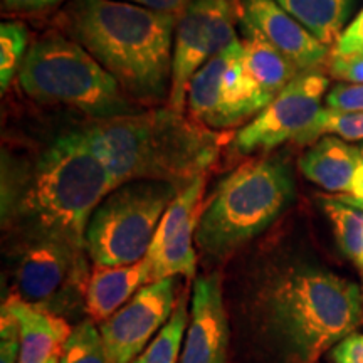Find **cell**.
Returning a JSON list of instances; mask_svg holds the SVG:
<instances>
[{
	"instance_id": "cell-8",
	"label": "cell",
	"mask_w": 363,
	"mask_h": 363,
	"mask_svg": "<svg viewBox=\"0 0 363 363\" xmlns=\"http://www.w3.org/2000/svg\"><path fill=\"white\" fill-rule=\"evenodd\" d=\"M86 249L61 239L17 240L13 294L39 310L61 316L86 296Z\"/></svg>"
},
{
	"instance_id": "cell-20",
	"label": "cell",
	"mask_w": 363,
	"mask_h": 363,
	"mask_svg": "<svg viewBox=\"0 0 363 363\" xmlns=\"http://www.w3.org/2000/svg\"><path fill=\"white\" fill-rule=\"evenodd\" d=\"M240 51H242V40H234L229 48L207 61L190 79L187 91L189 115L194 121L208 130H214L222 81H224L227 67Z\"/></svg>"
},
{
	"instance_id": "cell-18",
	"label": "cell",
	"mask_w": 363,
	"mask_h": 363,
	"mask_svg": "<svg viewBox=\"0 0 363 363\" xmlns=\"http://www.w3.org/2000/svg\"><path fill=\"white\" fill-rule=\"evenodd\" d=\"M272 99L274 98L266 94L259 84L249 76L244 66L242 49L227 67L222 81L214 131L235 128L249 118H256Z\"/></svg>"
},
{
	"instance_id": "cell-37",
	"label": "cell",
	"mask_w": 363,
	"mask_h": 363,
	"mask_svg": "<svg viewBox=\"0 0 363 363\" xmlns=\"http://www.w3.org/2000/svg\"><path fill=\"white\" fill-rule=\"evenodd\" d=\"M358 148H360V153H362V157H363V145H362V147H358Z\"/></svg>"
},
{
	"instance_id": "cell-9",
	"label": "cell",
	"mask_w": 363,
	"mask_h": 363,
	"mask_svg": "<svg viewBox=\"0 0 363 363\" xmlns=\"http://www.w3.org/2000/svg\"><path fill=\"white\" fill-rule=\"evenodd\" d=\"M240 21L242 0H194L185 9L175 29L169 108L184 113L190 79L239 39Z\"/></svg>"
},
{
	"instance_id": "cell-14",
	"label": "cell",
	"mask_w": 363,
	"mask_h": 363,
	"mask_svg": "<svg viewBox=\"0 0 363 363\" xmlns=\"http://www.w3.org/2000/svg\"><path fill=\"white\" fill-rule=\"evenodd\" d=\"M242 22L256 29L299 72L316 71L330 56L328 45L318 40L276 0H242Z\"/></svg>"
},
{
	"instance_id": "cell-31",
	"label": "cell",
	"mask_w": 363,
	"mask_h": 363,
	"mask_svg": "<svg viewBox=\"0 0 363 363\" xmlns=\"http://www.w3.org/2000/svg\"><path fill=\"white\" fill-rule=\"evenodd\" d=\"M333 363H363V333H353L345 337L331 348Z\"/></svg>"
},
{
	"instance_id": "cell-26",
	"label": "cell",
	"mask_w": 363,
	"mask_h": 363,
	"mask_svg": "<svg viewBox=\"0 0 363 363\" xmlns=\"http://www.w3.org/2000/svg\"><path fill=\"white\" fill-rule=\"evenodd\" d=\"M59 363H108L101 333L94 321H81L72 328L59 353Z\"/></svg>"
},
{
	"instance_id": "cell-27",
	"label": "cell",
	"mask_w": 363,
	"mask_h": 363,
	"mask_svg": "<svg viewBox=\"0 0 363 363\" xmlns=\"http://www.w3.org/2000/svg\"><path fill=\"white\" fill-rule=\"evenodd\" d=\"M21 328L19 321L2 306L0 313V363H19Z\"/></svg>"
},
{
	"instance_id": "cell-1",
	"label": "cell",
	"mask_w": 363,
	"mask_h": 363,
	"mask_svg": "<svg viewBox=\"0 0 363 363\" xmlns=\"http://www.w3.org/2000/svg\"><path fill=\"white\" fill-rule=\"evenodd\" d=\"M244 333L267 363H316L363 316L360 286L303 259L261 266L240 301Z\"/></svg>"
},
{
	"instance_id": "cell-24",
	"label": "cell",
	"mask_w": 363,
	"mask_h": 363,
	"mask_svg": "<svg viewBox=\"0 0 363 363\" xmlns=\"http://www.w3.org/2000/svg\"><path fill=\"white\" fill-rule=\"evenodd\" d=\"M323 135H337L345 142H360L363 140V111H337L325 108L296 143H311Z\"/></svg>"
},
{
	"instance_id": "cell-25",
	"label": "cell",
	"mask_w": 363,
	"mask_h": 363,
	"mask_svg": "<svg viewBox=\"0 0 363 363\" xmlns=\"http://www.w3.org/2000/svg\"><path fill=\"white\" fill-rule=\"evenodd\" d=\"M29 33L22 22H2L0 26V88L6 93L29 51Z\"/></svg>"
},
{
	"instance_id": "cell-23",
	"label": "cell",
	"mask_w": 363,
	"mask_h": 363,
	"mask_svg": "<svg viewBox=\"0 0 363 363\" xmlns=\"http://www.w3.org/2000/svg\"><path fill=\"white\" fill-rule=\"evenodd\" d=\"M321 207L333 224L340 249L363 269V211L321 195Z\"/></svg>"
},
{
	"instance_id": "cell-12",
	"label": "cell",
	"mask_w": 363,
	"mask_h": 363,
	"mask_svg": "<svg viewBox=\"0 0 363 363\" xmlns=\"http://www.w3.org/2000/svg\"><path fill=\"white\" fill-rule=\"evenodd\" d=\"M206 190V175L180 189L174 202L163 214L145 256L150 269V283L185 276L192 279L197 269L195 233L202 214V199Z\"/></svg>"
},
{
	"instance_id": "cell-2",
	"label": "cell",
	"mask_w": 363,
	"mask_h": 363,
	"mask_svg": "<svg viewBox=\"0 0 363 363\" xmlns=\"http://www.w3.org/2000/svg\"><path fill=\"white\" fill-rule=\"evenodd\" d=\"M110 172L79 130L30 155L2 152V225L17 240L52 238L86 249V227L108 194Z\"/></svg>"
},
{
	"instance_id": "cell-21",
	"label": "cell",
	"mask_w": 363,
	"mask_h": 363,
	"mask_svg": "<svg viewBox=\"0 0 363 363\" xmlns=\"http://www.w3.org/2000/svg\"><path fill=\"white\" fill-rule=\"evenodd\" d=\"M289 16L330 48L350 19L355 0H276Z\"/></svg>"
},
{
	"instance_id": "cell-15",
	"label": "cell",
	"mask_w": 363,
	"mask_h": 363,
	"mask_svg": "<svg viewBox=\"0 0 363 363\" xmlns=\"http://www.w3.org/2000/svg\"><path fill=\"white\" fill-rule=\"evenodd\" d=\"M148 283L150 269L145 259L130 266H94L84 296L89 320L94 323L106 321Z\"/></svg>"
},
{
	"instance_id": "cell-10",
	"label": "cell",
	"mask_w": 363,
	"mask_h": 363,
	"mask_svg": "<svg viewBox=\"0 0 363 363\" xmlns=\"http://www.w3.org/2000/svg\"><path fill=\"white\" fill-rule=\"evenodd\" d=\"M330 81L323 72L306 71L293 79L256 118L238 131L233 150L239 155L266 153L296 140L320 115Z\"/></svg>"
},
{
	"instance_id": "cell-33",
	"label": "cell",
	"mask_w": 363,
	"mask_h": 363,
	"mask_svg": "<svg viewBox=\"0 0 363 363\" xmlns=\"http://www.w3.org/2000/svg\"><path fill=\"white\" fill-rule=\"evenodd\" d=\"M123 2L136 4V6L150 9V11L162 12V13H174L182 16L194 0H123Z\"/></svg>"
},
{
	"instance_id": "cell-34",
	"label": "cell",
	"mask_w": 363,
	"mask_h": 363,
	"mask_svg": "<svg viewBox=\"0 0 363 363\" xmlns=\"http://www.w3.org/2000/svg\"><path fill=\"white\" fill-rule=\"evenodd\" d=\"M350 195H353V197L357 199H363V160L358 163L355 175H353Z\"/></svg>"
},
{
	"instance_id": "cell-32",
	"label": "cell",
	"mask_w": 363,
	"mask_h": 363,
	"mask_svg": "<svg viewBox=\"0 0 363 363\" xmlns=\"http://www.w3.org/2000/svg\"><path fill=\"white\" fill-rule=\"evenodd\" d=\"M65 0H2L4 12L9 13H35L57 7Z\"/></svg>"
},
{
	"instance_id": "cell-4",
	"label": "cell",
	"mask_w": 363,
	"mask_h": 363,
	"mask_svg": "<svg viewBox=\"0 0 363 363\" xmlns=\"http://www.w3.org/2000/svg\"><path fill=\"white\" fill-rule=\"evenodd\" d=\"M79 133L110 172L115 189L131 180L169 182L184 189L219 160L225 136L172 108H152L89 121Z\"/></svg>"
},
{
	"instance_id": "cell-3",
	"label": "cell",
	"mask_w": 363,
	"mask_h": 363,
	"mask_svg": "<svg viewBox=\"0 0 363 363\" xmlns=\"http://www.w3.org/2000/svg\"><path fill=\"white\" fill-rule=\"evenodd\" d=\"M59 33L88 51L138 104L169 103L179 16L123 0H67Z\"/></svg>"
},
{
	"instance_id": "cell-22",
	"label": "cell",
	"mask_w": 363,
	"mask_h": 363,
	"mask_svg": "<svg viewBox=\"0 0 363 363\" xmlns=\"http://www.w3.org/2000/svg\"><path fill=\"white\" fill-rule=\"evenodd\" d=\"M189 318L187 294L182 293L174 315L158 331V335L150 342L148 347L135 358L133 363H180L182 348H184L182 342L187 333Z\"/></svg>"
},
{
	"instance_id": "cell-17",
	"label": "cell",
	"mask_w": 363,
	"mask_h": 363,
	"mask_svg": "<svg viewBox=\"0 0 363 363\" xmlns=\"http://www.w3.org/2000/svg\"><path fill=\"white\" fill-rule=\"evenodd\" d=\"M362 160L360 148L330 135L318 140L299 158V170L308 180L328 192L350 194L353 175Z\"/></svg>"
},
{
	"instance_id": "cell-16",
	"label": "cell",
	"mask_w": 363,
	"mask_h": 363,
	"mask_svg": "<svg viewBox=\"0 0 363 363\" xmlns=\"http://www.w3.org/2000/svg\"><path fill=\"white\" fill-rule=\"evenodd\" d=\"M2 306L19 321V363H48L51 358L59 357L62 345L72 331L65 318L34 308L16 294H11Z\"/></svg>"
},
{
	"instance_id": "cell-28",
	"label": "cell",
	"mask_w": 363,
	"mask_h": 363,
	"mask_svg": "<svg viewBox=\"0 0 363 363\" xmlns=\"http://www.w3.org/2000/svg\"><path fill=\"white\" fill-rule=\"evenodd\" d=\"M326 104L337 111H363V84H335L326 94Z\"/></svg>"
},
{
	"instance_id": "cell-35",
	"label": "cell",
	"mask_w": 363,
	"mask_h": 363,
	"mask_svg": "<svg viewBox=\"0 0 363 363\" xmlns=\"http://www.w3.org/2000/svg\"><path fill=\"white\" fill-rule=\"evenodd\" d=\"M331 197H333L335 201L347 203V206H350V207H355V208H358V211H363V199H357L350 194H337V195H331Z\"/></svg>"
},
{
	"instance_id": "cell-30",
	"label": "cell",
	"mask_w": 363,
	"mask_h": 363,
	"mask_svg": "<svg viewBox=\"0 0 363 363\" xmlns=\"http://www.w3.org/2000/svg\"><path fill=\"white\" fill-rule=\"evenodd\" d=\"M360 51H363V9L355 19L345 27L331 56H350Z\"/></svg>"
},
{
	"instance_id": "cell-36",
	"label": "cell",
	"mask_w": 363,
	"mask_h": 363,
	"mask_svg": "<svg viewBox=\"0 0 363 363\" xmlns=\"http://www.w3.org/2000/svg\"><path fill=\"white\" fill-rule=\"evenodd\" d=\"M48 363H59V357H54V358H51V360H49Z\"/></svg>"
},
{
	"instance_id": "cell-5",
	"label": "cell",
	"mask_w": 363,
	"mask_h": 363,
	"mask_svg": "<svg viewBox=\"0 0 363 363\" xmlns=\"http://www.w3.org/2000/svg\"><path fill=\"white\" fill-rule=\"evenodd\" d=\"M294 194L293 170L283 158L244 162L217 184L202 207L195 242L206 257L224 259L269 229Z\"/></svg>"
},
{
	"instance_id": "cell-29",
	"label": "cell",
	"mask_w": 363,
	"mask_h": 363,
	"mask_svg": "<svg viewBox=\"0 0 363 363\" xmlns=\"http://www.w3.org/2000/svg\"><path fill=\"white\" fill-rule=\"evenodd\" d=\"M330 72L345 83L363 84V51L350 56H331Z\"/></svg>"
},
{
	"instance_id": "cell-6",
	"label": "cell",
	"mask_w": 363,
	"mask_h": 363,
	"mask_svg": "<svg viewBox=\"0 0 363 363\" xmlns=\"http://www.w3.org/2000/svg\"><path fill=\"white\" fill-rule=\"evenodd\" d=\"M19 86L34 101L67 106L93 121L140 111L110 72L62 33H48L30 44Z\"/></svg>"
},
{
	"instance_id": "cell-13",
	"label": "cell",
	"mask_w": 363,
	"mask_h": 363,
	"mask_svg": "<svg viewBox=\"0 0 363 363\" xmlns=\"http://www.w3.org/2000/svg\"><path fill=\"white\" fill-rule=\"evenodd\" d=\"M229 338V318L219 272L199 276L192 289L180 363H227Z\"/></svg>"
},
{
	"instance_id": "cell-7",
	"label": "cell",
	"mask_w": 363,
	"mask_h": 363,
	"mask_svg": "<svg viewBox=\"0 0 363 363\" xmlns=\"http://www.w3.org/2000/svg\"><path fill=\"white\" fill-rule=\"evenodd\" d=\"M179 187L131 180L111 190L86 227V252L94 266H130L145 259Z\"/></svg>"
},
{
	"instance_id": "cell-19",
	"label": "cell",
	"mask_w": 363,
	"mask_h": 363,
	"mask_svg": "<svg viewBox=\"0 0 363 363\" xmlns=\"http://www.w3.org/2000/svg\"><path fill=\"white\" fill-rule=\"evenodd\" d=\"M240 29L246 71L266 94L276 98L301 72L246 22L240 21Z\"/></svg>"
},
{
	"instance_id": "cell-11",
	"label": "cell",
	"mask_w": 363,
	"mask_h": 363,
	"mask_svg": "<svg viewBox=\"0 0 363 363\" xmlns=\"http://www.w3.org/2000/svg\"><path fill=\"white\" fill-rule=\"evenodd\" d=\"M179 278L145 284L126 305L99 323L108 363H133L174 315Z\"/></svg>"
}]
</instances>
